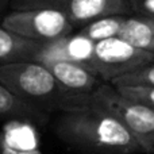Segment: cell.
<instances>
[{
    "label": "cell",
    "mask_w": 154,
    "mask_h": 154,
    "mask_svg": "<svg viewBox=\"0 0 154 154\" xmlns=\"http://www.w3.org/2000/svg\"><path fill=\"white\" fill-rule=\"evenodd\" d=\"M37 125L27 120H7L0 130V154H43Z\"/></svg>",
    "instance_id": "6"
},
{
    "label": "cell",
    "mask_w": 154,
    "mask_h": 154,
    "mask_svg": "<svg viewBox=\"0 0 154 154\" xmlns=\"http://www.w3.org/2000/svg\"><path fill=\"white\" fill-rule=\"evenodd\" d=\"M70 24L85 26L92 20L131 12L130 0H70L64 8Z\"/></svg>",
    "instance_id": "7"
},
{
    "label": "cell",
    "mask_w": 154,
    "mask_h": 154,
    "mask_svg": "<svg viewBox=\"0 0 154 154\" xmlns=\"http://www.w3.org/2000/svg\"><path fill=\"white\" fill-rule=\"evenodd\" d=\"M114 87H154V61L139 69L123 75L109 82Z\"/></svg>",
    "instance_id": "13"
},
{
    "label": "cell",
    "mask_w": 154,
    "mask_h": 154,
    "mask_svg": "<svg viewBox=\"0 0 154 154\" xmlns=\"http://www.w3.org/2000/svg\"><path fill=\"white\" fill-rule=\"evenodd\" d=\"M0 26L20 38L39 43L66 37L73 30L64 11L49 8L8 11L3 16Z\"/></svg>",
    "instance_id": "4"
},
{
    "label": "cell",
    "mask_w": 154,
    "mask_h": 154,
    "mask_svg": "<svg viewBox=\"0 0 154 154\" xmlns=\"http://www.w3.org/2000/svg\"><path fill=\"white\" fill-rule=\"evenodd\" d=\"M43 64L56 80L70 92L92 95L101 84L103 80L92 73L85 66L72 61L61 60V61H45Z\"/></svg>",
    "instance_id": "8"
},
{
    "label": "cell",
    "mask_w": 154,
    "mask_h": 154,
    "mask_svg": "<svg viewBox=\"0 0 154 154\" xmlns=\"http://www.w3.org/2000/svg\"><path fill=\"white\" fill-rule=\"evenodd\" d=\"M153 150H154V143H153Z\"/></svg>",
    "instance_id": "18"
},
{
    "label": "cell",
    "mask_w": 154,
    "mask_h": 154,
    "mask_svg": "<svg viewBox=\"0 0 154 154\" xmlns=\"http://www.w3.org/2000/svg\"><path fill=\"white\" fill-rule=\"evenodd\" d=\"M126 16L127 15H111L99 18L82 26L79 32L88 37L95 43L104 39H109V38L119 37Z\"/></svg>",
    "instance_id": "12"
},
{
    "label": "cell",
    "mask_w": 154,
    "mask_h": 154,
    "mask_svg": "<svg viewBox=\"0 0 154 154\" xmlns=\"http://www.w3.org/2000/svg\"><path fill=\"white\" fill-rule=\"evenodd\" d=\"M54 130L65 143L89 153L131 154L142 150L133 134L92 95L85 107L62 112Z\"/></svg>",
    "instance_id": "1"
},
{
    "label": "cell",
    "mask_w": 154,
    "mask_h": 154,
    "mask_svg": "<svg viewBox=\"0 0 154 154\" xmlns=\"http://www.w3.org/2000/svg\"><path fill=\"white\" fill-rule=\"evenodd\" d=\"M92 97L133 134L142 152L154 153V108L125 97L109 82H103L92 93Z\"/></svg>",
    "instance_id": "3"
},
{
    "label": "cell",
    "mask_w": 154,
    "mask_h": 154,
    "mask_svg": "<svg viewBox=\"0 0 154 154\" xmlns=\"http://www.w3.org/2000/svg\"><path fill=\"white\" fill-rule=\"evenodd\" d=\"M119 38L139 50L154 54V20L135 14L126 16Z\"/></svg>",
    "instance_id": "10"
},
{
    "label": "cell",
    "mask_w": 154,
    "mask_h": 154,
    "mask_svg": "<svg viewBox=\"0 0 154 154\" xmlns=\"http://www.w3.org/2000/svg\"><path fill=\"white\" fill-rule=\"evenodd\" d=\"M154 61V54L134 48L115 37L95 43L92 72L104 82H111Z\"/></svg>",
    "instance_id": "5"
},
{
    "label": "cell",
    "mask_w": 154,
    "mask_h": 154,
    "mask_svg": "<svg viewBox=\"0 0 154 154\" xmlns=\"http://www.w3.org/2000/svg\"><path fill=\"white\" fill-rule=\"evenodd\" d=\"M115 88L125 97L142 103L145 106L150 107V108H154V87L138 85V87H115Z\"/></svg>",
    "instance_id": "14"
},
{
    "label": "cell",
    "mask_w": 154,
    "mask_h": 154,
    "mask_svg": "<svg viewBox=\"0 0 154 154\" xmlns=\"http://www.w3.org/2000/svg\"><path fill=\"white\" fill-rule=\"evenodd\" d=\"M11 0H0V22H2L3 16L5 15V11L10 10Z\"/></svg>",
    "instance_id": "17"
},
{
    "label": "cell",
    "mask_w": 154,
    "mask_h": 154,
    "mask_svg": "<svg viewBox=\"0 0 154 154\" xmlns=\"http://www.w3.org/2000/svg\"><path fill=\"white\" fill-rule=\"evenodd\" d=\"M0 84L45 115L82 108L91 100V95L65 89L38 61H18L0 66Z\"/></svg>",
    "instance_id": "2"
},
{
    "label": "cell",
    "mask_w": 154,
    "mask_h": 154,
    "mask_svg": "<svg viewBox=\"0 0 154 154\" xmlns=\"http://www.w3.org/2000/svg\"><path fill=\"white\" fill-rule=\"evenodd\" d=\"M131 12L154 20V0H130Z\"/></svg>",
    "instance_id": "16"
},
{
    "label": "cell",
    "mask_w": 154,
    "mask_h": 154,
    "mask_svg": "<svg viewBox=\"0 0 154 154\" xmlns=\"http://www.w3.org/2000/svg\"><path fill=\"white\" fill-rule=\"evenodd\" d=\"M0 118L7 120H27L37 126L46 125L49 120V115H45L38 109L30 107L2 84H0Z\"/></svg>",
    "instance_id": "11"
},
{
    "label": "cell",
    "mask_w": 154,
    "mask_h": 154,
    "mask_svg": "<svg viewBox=\"0 0 154 154\" xmlns=\"http://www.w3.org/2000/svg\"><path fill=\"white\" fill-rule=\"evenodd\" d=\"M42 45L18 37L0 26V66L18 61H35Z\"/></svg>",
    "instance_id": "9"
},
{
    "label": "cell",
    "mask_w": 154,
    "mask_h": 154,
    "mask_svg": "<svg viewBox=\"0 0 154 154\" xmlns=\"http://www.w3.org/2000/svg\"><path fill=\"white\" fill-rule=\"evenodd\" d=\"M70 0H11L10 11L35 10V8H49V10L64 11L65 5Z\"/></svg>",
    "instance_id": "15"
}]
</instances>
